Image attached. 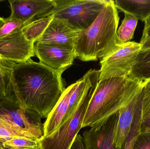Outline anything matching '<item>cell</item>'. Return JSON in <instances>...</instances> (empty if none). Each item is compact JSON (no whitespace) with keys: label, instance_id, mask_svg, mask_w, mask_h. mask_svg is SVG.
Listing matches in <instances>:
<instances>
[{"label":"cell","instance_id":"1","mask_svg":"<svg viewBox=\"0 0 150 149\" xmlns=\"http://www.w3.org/2000/svg\"><path fill=\"white\" fill-rule=\"evenodd\" d=\"M62 73L31 59L16 63L10 73L12 94L22 108L46 119L66 89Z\"/></svg>","mask_w":150,"mask_h":149},{"label":"cell","instance_id":"2","mask_svg":"<svg viewBox=\"0 0 150 149\" xmlns=\"http://www.w3.org/2000/svg\"><path fill=\"white\" fill-rule=\"evenodd\" d=\"M144 84L127 77L100 80L86 108L82 128L97 127L106 121L127 106Z\"/></svg>","mask_w":150,"mask_h":149},{"label":"cell","instance_id":"3","mask_svg":"<svg viewBox=\"0 0 150 149\" xmlns=\"http://www.w3.org/2000/svg\"><path fill=\"white\" fill-rule=\"evenodd\" d=\"M119 21L114 1L109 0L91 26L79 34L75 44L76 58L95 61L118 50L123 44L117 35Z\"/></svg>","mask_w":150,"mask_h":149},{"label":"cell","instance_id":"4","mask_svg":"<svg viewBox=\"0 0 150 149\" xmlns=\"http://www.w3.org/2000/svg\"><path fill=\"white\" fill-rule=\"evenodd\" d=\"M99 71L93 69L83 97L74 113L53 134L40 141L41 149H70L82 128L83 119L99 81Z\"/></svg>","mask_w":150,"mask_h":149},{"label":"cell","instance_id":"5","mask_svg":"<svg viewBox=\"0 0 150 149\" xmlns=\"http://www.w3.org/2000/svg\"><path fill=\"white\" fill-rule=\"evenodd\" d=\"M56 6L52 15L66 21L79 31L91 26L109 1L55 0Z\"/></svg>","mask_w":150,"mask_h":149},{"label":"cell","instance_id":"6","mask_svg":"<svg viewBox=\"0 0 150 149\" xmlns=\"http://www.w3.org/2000/svg\"><path fill=\"white\" fill-rule=\"evenodd\" d=\"M0 117L33 140L44 137L42 117L35 111L21 107L12 94L0 95Z\"/></svg>","mask_w":150,"mask_h":149},{"label":"cell","instance_id":"7","mask_svg":"<svg viewBox=\"0 0 150 149\" xmlns=\"http://www.w3.org/2000/svg\"><path fill=\"white\" fill-rule=\"evenodd\" d=\"M142 49L140 43L130 41L123 43L117 50L100 59L99 80L128 77Z\"/></svg>","mask_w":150,"mask_h":149},{"label":"cell","instance_id":"8","mask_svg":"<svg viewBox=\"0 0 150 149\" xmlns=\"http://www.w3.org/2000/svg\"><path fill=\"white\" fill-rule=\"evenodd\" d=\"M8 2L9 17L24 25L52 15L56 6L55 0H10Z\"/></svg>","mask_w":150,"mask_h":149},{"label":"cell","instance_id":"9","mask_svg":"<svg viewBox=\"0 0 150 149\" xmlns=\"http://www.w3.org/2000/svg\"><path fill=\"white\" fill-rule=\"evenodd\" d=\"M34 43L26 39L22 29L0 38V59L18 64L35 55Z\"/></svg>","mask_w":150,"mask_h":149},{"label":"cell","instance_id":"10","mask_svg":"<svg viewBox=\"0 0 150 149\" xmlns=\"http://www.w3.org/2000/svg\"><path fill=\"white\" fill-rule=\"evenodd\" d=\"M119 116L120 111L100 125L86 130L83 136L85 149H122L115 142Z\"/></svg>","mask_w":150,"mask_h":149},{"label":"cell","instance_id":"11","mask_svg":"<svg viewBox=\"0 0 150 149\" xmlns=\"http://www.w3.org/2000/svg\"><path fill=\"white\" fill-rule=\"evenodd\" d=\"M81 31L76 30L66 21L53 19L36 43L52 45L75 50V44Z\"/></svg>","mask_w":150,"mask_h":149},{"label":"cell","instance_id":"12","mask_svg":"<svg viewBox=\"0 0 150 149\" xmlns=\"http://www.w3.org/2000/svg\"><path fill=\"white\" fill-rule=\"evenodd\" d=\"M34 49L40 62L62 73L73 64L76 58L75 50L56 45L36 43Z\"/></svg>","mask_w":150,"mask_h":149},{"label":"cell","instance_id":"13","mask_svg":"<svg viewBox=\"0 0 150 149\" xmlns=\"http://www.w3.org/2000/svg\"><path fill=\"white\" fill-rule=\"evenodd\" d=\"M78 80L64 90L60 99L44 123V136L53 134L61 126L67 113L71 94L78 85Z\"/></svg>","mask_w":150,"mask_h":149},{"label":"cell","instance_id":"14","mask_svg":"<svg viewBox=\"0 0 150 149\" xmlns=\"http://www.w3.org/2000/svg\"><path fill=\"white\" fill-rule=\"evenodd\" d=\"M143 89L144 87L127 106L120 111L115 135L117 148H122L129 134L137 107L143 97Z\"/></svg>","mask_w":150,"mask_h":149},{"label":"cell","instance_id":"15","mask_svg":"<svg viewBox=\"0 0 150 149\" xmlns=\"http://www.w3.org/2000/svg\"><path fill=\"white\" fill-rule=\"evenodd\" d=\"M114 3L117 9L138 20L145 22L150 18V0H116Z\"/></svg>","mask_w":150,"mask_h":149},{"label":"cell","instance_id":"16","mask_svg":"<svg viewBox=\"0 0 150 149\" xmlns=\"http://www.w3.org/2000/svg\"><path fill=\"white\" fill-rule=\"evenodd\" d=\"M128 78L143 82L150 79V48L141 50Z\"/></svg>","mask_w":150,"mask_h":149},{"label":"cell","instance_id":"17","mask_svg":"<svg viewBox=\"0 0 150 149\" xmlns=\"http://www.w3.org/2000/svg\"><path fill=\"white\" fill-rule=\"evenodd\" d=\"M54 16L50 15L41 17L26 24L22 29V31L26 39L34 44L42 36L53 19Z\"/></svg>","mask_w":150,"mask_h":149},{"label":"cell","instance_id":"18","mask_svg":"<svg viewBox=\"0 0 150 149\" xmlns=\"http://www.w3.org/2000/svg\"><path fill=\"white\" fill-rule=\"evenodd\" d=\"M138 21L133 15L124 13V19L117 30L118 37L122 43L130 42L133 39Z\"/></svg>","mask_w":150,"mask_h":149},{"label":"cell","instance_id":"19","mask_svg":"<svg viewBox=\"0 0 150 149\" xmlns=\"http://www.w3.org/2000/svg\"><path fill=\"white\" fill-rule=\"evenodd\" d=\"M5 149H40V141L16 137L2 143Z\"/></svg>","mask_w":150,"mask_h":149},{"label":"cell","instance_id":"20","mask_svg":"<svg viewBox=\"0 0 150 149\" xmlns=\"http://www.w3.org/2000/svg\"><path fill=\"white\" fill-rule=\"evenodd\" d=\"M16 137L30 139L24 133L0 117V142L3 143Z\"/></svg>","mask_w":150,"mask_h":149},{"label":"cell","instance_id":"21","mask_svg":"<svg viewBox=\"0 0 150 149\" xmlns=\"http://www.w3.org/2000/svg\"><path fill=\"white\" fill-rule=\"evenodd\" d=\"M24 24L10 17L5 19L4 23L0 28V38L21 30Z\"/></svg>","mask_w":150,"mask_h":149},{"label":"cell","instance_id":"22","mask_svg":"<svg viewBox=\"0 0 150 149\" xmlns=\"http://www.w3.org/2000/svg\"><path fill=\"white\" fill-rule=\"evenodd\" d=\"M144 83L141 123L150 118V79Z\"/></svg>","mask_w":150,"mask_h":149},{"label":"cell","instance_id":"23","mask_svg":"<svg viewBox=\"0 0 150 149\" xmlns=\"http://www.w3.org/2000/svg\"><path fill=\"white\" fill-rule=\"evenodd\" d=\"M141 121L139 118H135L133 120L131 129L122 149H132L135 141L140 133Z\"/></svg>","mask_w":150,"mask_h":149},{"label":"cell","instance_id":"24","mask_svg":"<svg viewBox=\"0 0 150 149\" xmlns=\"http://www.w3.org/2000/svg\"><path fill=\"white\" fill-rule=\"evenodd\" d=\"M132 149H150V132L140 133L137 137Z\"/></svg>","mask_w":150,"mask_h":149},{"label":"cell","instance_id":"25","mask_svg":"<svg viewBox=\"0 0 150 149\" xmlns=\"http://www.w3.org/2000/svg\"><path fill=\"white\" fill-rule=\"evenodd\" d=\"M12 93L10 74H6L0 71V95L6 96Z\"/></svg>","mask_w":150,"mask_h":149},{"label":"cell","instance_id":"26","mask_svg":"<svg viewBox=\"0 0 150 149\" xmlns=\"http://www.w3.org/2000/svg\"><path fill=\"white\" fill-rule=\"evenodd\" d=\"M16 63L0 59V71L6 74H9L13 66Z\"/></svg>","mask_w":150,"mask_h":149},{"label":"cell","instance_id":"27","mask_svg":"<svg viewBox=\"0 0 150 149\" xmlns=\"http://www.w3.org/2000/svg\"><path fill=\"white\" fill-rule=\"evenodd\" d=\"M70 149H85L83 136L80 134L77 136Z\"/></svg>","mask_w":150,"mask_h":149},{"label":"cell","instance_id":"28","mask_svg":"<svg viewBox=\"0 0 150 149\" xmlns=\"http://www.w3.org/2000/svg\"><path fill=\"white\" fill-rule=\"evenodd\" d=\"M150 132V118L141 123L140 133Z\"/></svg>","mask_w":150,"mask_h":149},{"label":"cell","instance_id":"29","mask_svg":"<svg viewBox=\"0 0 150 149\" xmlns=\"http://www.w3.org/2000/svg\"><path fill=\"white\" fill-rule=\"evenodd\" d=\"M142 37H150V18L144 22V26Z\"/></svg>","mask_w":150,"mask_h":149},{"label":"cell","instance_id":"30","mask_svg":"<svg viewBox=\"0 0 150 149\" xmlns=\"http://www.w3.org/2000/svg\"><path fill=\"white\" fill-rule=\"evenodd\" d=\"M140 43L142 45V49H149L150 48V37H142Z\"/></svg>","mask_w":150,"mask_h":149},{"label":"cell","instance_id":"31","mask_svg":"<svg viewBox=\"0 0 150 149\" xmlns=\"http://www.w3.org/2000/svg\"><path fill=\"white\" fill-rule=\"evenodd\" d=\"M5 22V19L2 18V17H0V28L1 27L2 25H3Z\"/></svg>","mask_w":150,"mask_h":149},{"label":"cell","instance_id":"32","mask_svg":"<svg viewBox=\"0 0 150 149\" xmlns=\"http://www.w3.org/2000/svg\"><path fill=\"white\" fill-rule=\"evenodd\" d=\"M0 149H5L3 146L2 143L0 142Z\"/></svg>","mask_w":150,"mask_h":149},{"label":"cell","instance_id":"33","mask_svg":"<svg viewBox=\"0 0 150 149\" xmlns=\"http://www.w3.org/2000/svg\"></svg>","mask_w":150,"mask_h":149}]
</instances>
